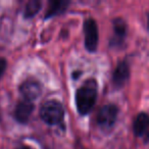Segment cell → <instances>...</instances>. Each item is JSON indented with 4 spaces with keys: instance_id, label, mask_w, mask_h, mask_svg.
Segmentation results:
<instances>
[{
    "instance_id": "277c9868",
    "label": "cell",
    "mask_w": 149,
    "mask_h": 149,
    "mask_svg": "<svg viewBox=\"0 0 149 149\" xmlns=\"http://www.w3.org/2000/svg\"><path fill=\"white\" fill-rule=\"evenodd\" d=\"M84 36H85V47L88 51L94 52L98 45V28L93 19H88L84 23Z\"/></svg>"
},
{
    "instance_id": "3957f363",
    "label": "cell",
    "mask_w": 149,
    "mask_h": 149,
    "mask_svg": "<svg viewBox=\"0 0 149 149\" xmlns=\"http://www.w3.org/2000/svg\"><path fill=\"white\" fill-rule=\"evenodd\" d=\"M118 108L114 104H105L99 109L97 113V124L101 128L108 129L111 128L118 118Z\"/></svg>"
},
{
    "instance_id": "5b68a950",
    "label": "cell",
    "mask_w": 149,
    "mask_h": 149,
    "mask_svg": "<svg viewBox=\"0 0 149 149\" xmlns=\"http://www.w3.org/2000/svg\"><path fill=\"white\" fill-rule=\"evenodd\" d=\"M19 91H21V94L24 96L25 100H28V101H33V100L37 99L40 96L42 92V87L41 84L38 81L34 79L31 80H27L25 81L19 87Z\"/></svg>"
},
{
    "instance_id": "7a4b0ae2",
    "label": "cell",
    "mask_w": 149,
    "mask_h": 149,
    "mask_svg": "<svg viewBox=\"0 0 149 149\" xmlns=\"http://www.w3.org/2000/svg\"><path fill=\"white\" fill-rule=\"evenodd\" d=\"M40 116L48 125H58L63 120L64 108L57 100H48L40 109Z\"/></svg>"
},
{
    "instance_id": "8fae6325",
    "label": "cell",
    "mask_w": 149,
    "mask_h": 149,
    "mask_svg": "<svg viewBox=\"0 0 149 149\" xmlns=\"http://www.w3.org/2000/svg\"><path fill=\"white\" fill-rule=\"evenodd\" d=\"M40 9H41V1L40 0H30L26 4L24 15H25V17H32L35 15H37Z\"/></svg>"
},
{
    "instance_id": "7c38bea8",
    "label": "cell",
    "mask_w": 149,
    "mask_h": 149,
    "mask_svg": "<svg viewBox=\"0 0 149 149\" xmlns=\"http://www.w3.org/2000/svg\"><path fill=\"white\" fill-rule=\"evenodd\" d=\"M6 65H7V62L4 58L0 57V79L2 77L3 72H4L5 68H6Z\"/></svg>"
},
{
    "instance_id": "8992f818",
    "label": "cell",
    "mask_w": 149,
    "mask_h": 149,
    "mask_svg": "<svg viewBox=\"0 0 149 149\" xmlns=\"http://www.w3.org/2000/svg\"><path fill=\"white\" fill-rule=\"evenodd\" d=\"M130 77V66L126 60H123L116 65L112 74V82L116 87H122Z\"/></svg>"
},
{
    "instance_id": "ba28073f",
    "label": "cell",
    "mask_w": 149,
    "mask_h": 149,
    "mask_svg": "<svg viewBox=\"0 0 149 149\" xmlns=\"http://www.w3.org/2000/svg\"><path fill=\"white\" fill-rule=\"evenodd\" d=\"M127 35V26L123 19L118 17L113 21V37L111 38L110 44L112 46L122 45Z\"/></svg>"
},
{
    "instance_id": "6da1fadb",
    "label": "cell",
    "mask_w": 149,
    "mask_h": 149,
    "mask_svg": "<svg viewBox=\"0 0 149 149\" xmlns=\"http://www.w3.org/2000/svg\"><path fill=\"white\" fill-rule=\"evenodd\" d=\"M97 82L94 79H89L77 90L76 105L80 114L85 116L93 108L97 99Z\"/></svg>"
},
{
    "instance_id": "30bf717a",
    "label": "cell",
    "mask_w": 149,
    "mask_h": 149,
    "mask_svg": "<svg viewBox=\"0 0 149 149\" xmlns=\"http://www.w3.org/2000/svg\"><path fill=\"white\" fill-rule=\"evenodd\" d=\"M68 4H70V1H65V0H51L49 2V7L47 9L45 17L49 19L54 15L64 13L68 8Z\"/></svg>"
},
{
    "instance_id": "52a82bcc",
    "label": "cell",
    "mask_w": 149,
    "mask_h": 149,
    "mask_svg": "<svg viewBox=\"0 0 149 149\" xmlns=\"http://www.w3.org/2000/svg\"><path fill=\"white\" fill-rule=\"evenodd\" d=\"M34 110V104L31 101L23 100L19 102L15 110V118L21 124H26L29 120L32 112Z\"/></svg>"
},
{
    "instance_id": "5bb4252c",
    "label": "cell",
    "mask_w": 149,
    "mask_h": 149,
    "mask_svg": "<svg viewBox=\"0 0 149 149\" xmlns=\"http://www.w3.org/2000/svg\"><path fill=\"white\" fill-rule=\"evenodd\" d=\"M146 139H147V141H149V134L147 135V137H146Z\"/></svg>"
},
{
    "instance_id": "4fadbf2b",
    "label": "cell",
    "mask_w": 149,
    "mask_h": 149,
    "mask_svg": "<svg viewBox=\"0 0 149 149\" xmlns=\"http://www.w3.org/2000/svg\"><path fill=\"white\" fill-rule=\"evenodd\" d=\"M17 149H33V148H31V147H29V146H21Z\"/></svg>"
},
{
    "instance_id": "9c48e42d",
    "label": "cell",
    "mask_w": 149,
    "mask_h": 149,
    "mask_svg": "<svg viewBox=\"0 0 149 149\" xmlns=\"http://www.w3.org/2000/svg\"><path fill=\"white\" fill-rule=\"evenodd\" d=\"M149 129V114L146 112H140L136 116L133 124V131L137 136H142Z\"/></svg>"
}]
</instances>
